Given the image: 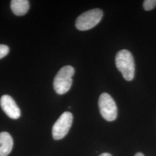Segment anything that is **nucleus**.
I'll list each match as a JSON object with an SVG mask.
<instances>
[{
	"label": "nucleus",
	"mask_w": 156,
	"mask_h": 156,
	"mask_svg": "<svg viewBox=\"0 0 156 156\" xmlns=\"http://www.w3.org/2000/svg\"><path fill=\"white\" fill-rule=\"evenodd\" d=\"M135 156H144V154H142V153H137Z\"/></svg>",
	"instance_id": "obj_12"
},
{
	"label": "nucleus",
	"mask_w": 156,
	"mask_h": 156,
	"mask_svg": "<svg viewBox=\"0 0 156 156\" xmlns=\"http://www.w3.org/2000/svg\"><path fill=\"white\" fill-rule=\"evenodd\" d=\"M98 106L101 115L108 122L114 121L117 115V109L115 101L109 94L104 93L99 98Z\"/></svg>",
	"instance_id": "obj_4"
},
{
	"label": "nucleus",
	"mask_w": 156,
	"mask_h": 156,
	"mask_svg": "<svg viewBox=\"0 0 156 156\" xmlns=\"http://www.w3.org/2000/svg\"><path fill=\"white\" fill-rule=\"evenodd\" d=\"M156 5V0H145L143 6L145 11H151L154 8Z\"/></svg>",
	"instance_id": "obj_9"
},
{
	"label": "nucleus",
	"mask_w": 156,
	"mask_h": 156,
	"mask_svg": "<svg viewBox=\"0 0 156 156\" xmlns=\"http://www.w3.org/2000/svg\"><path fill=\"white\" fill-rule=\"evenodd\" d=\"M99 156H112L111 154L109 153H102L101 154V155Z\"/></svg>",
	"instance_id": "obj_11"
},
{
	"label": "nucleus",
	"mask_w": 156,
	"mask_h": 156,
	"mask_svg": "<svg viewBox=\"0 0 156 156\" xmlns=\"http://www.w3.org/2000/svg\"><path fill=\"white\" fill-rule=\"evenodd\" d=\"M0 105L3 111L10 118L17 119L20 116V110L11 96L2 95L0 99Z\"/></svg>",
	"instance_id": "obj_6"
},
{
	"label": "nucleus",
	"mask_w": 156,
	"mask_h": 156,
	"mask_svg": "<svg viewBox=\"0 0 156 156\" xmlns=\"http://www.w3.org/2000/svg\"><path fill=\"white\" fill-rule=\"evenodd\" d=\"M73 116L69 112H64L53 125V137L55 140H61L68 134L72 126Z\"/></svg>",
	"instance_id": "obj_5"
},
{
	"label": "nucleus",
	"mask_w": 156,
	"mask_h": 156,
	"mask_svg": "<svg viewBox=\"0 0 156 156\" xmlns=\"http://www.w3.org/2000/svg\"><path fill=\"white\" fill-rule=\"evenodd\" d=\"M13 145L11 135L7 132L0 133V156H7L11 153Z\"/></svg>",
	"instance_id": "obj_7"
},
{
	"label": "nucleus",
	"mask_w": 156,
	"mask_h": 156,
	"mask_svg": "<svg viewBox=\"0 0 156 156\" xmlns=\"http://www.w3.org/2000/svg\"><path fill=\"white\" fill-rule=\"evenodd\" d=\"M9 52V48L8 46L0 45V59L5 57Z\"/></svg>",
	"instance_id": "obj_10"
},
{
	"label": "nucleus",
	"mask_w": 156,
	"mask_h": 156,
	"mask_svg": "<svg viewBox=\"0 0 156 156\" xmlns=\"http://www.w3.org/2000/svg\"><path fill=\"white\" fill-rule=\"evenodd\" d=\"M116 66L122 73L123 78L127 81L132 80L135 75V62L134 57L128 50L119 51L116 56Z\"/></svg>",
	"instance_id": "obj_1"
},
{
	"label": "nucleus",
	"mask_w": 156,
	"mask_h": 156,
	"mask_svg": "<svg viewBox=\"0 0 156 156\" xmlns=\"http://www.w3.org/2000/svg\"><path fill=\"white\" fill-rule=\"evenodd\" d=\"M12 11L17 16H23L28 12L30 4L27 0H12L11 2Z\"/></svg>",
	"instance_id": "obj_8"
},
{
	"label": "nucleus",
	"mask_w": 156,
	"mask_h": 156,
	"mask_svg": "<svg viewBox=\"0 0 156 156\" xmlns=\"http://www.w3.org/2000/svg\"><path fill=\"white\" fill-rule=\"evenodd\" d=\"M102 16L103 12L100 9L96 8L85 12L76 19L75 26L80 31L89 30L100 23Z\"/></svg>",
	"instance_id": "obj_3"
},
{
	"label": "nucleus",
	"mask_w": 156,
	"mask_h": 156,
	"mask_svg": "<svg viewBox=\"0 0 156 156\" xmlns=\"http://www.w3.org/2000/svg\"><path fill=\"white\" fill-rule=\"evenodd\" d=\"M74 73V68L72 66H67L62 67L56 74L53 86L58 94H64L70 89L73 83L72 77Z\"/></svg>",
	"instance_id": "obj_2"
}]
</instances>
